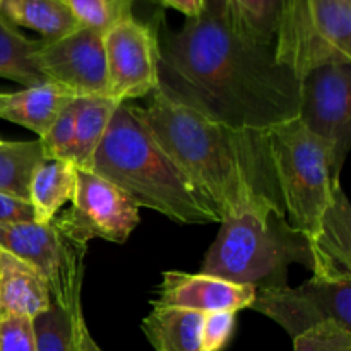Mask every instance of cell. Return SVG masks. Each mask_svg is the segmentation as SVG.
Here are the masks:
<instances>
[{
    "label": "cell",
    "mask_w": 351,
    "mask_h": 351,
    "mask_svg": "<svg viewBox=\"0 0 351 351\" xmlns=\"http://www.w3.org/2000/svg\"><path fill=\"white\" fill-rule=\"evenodd\" d=\"M158 91L215 122L267 130L297 119L300 79L280 64L273 45L237 27L225 0H204L178 31L154 24Z\"/></svg>",
    "instance_id": "1"
},
{
    "label": "cell",
    "mask_w": 351,
    "mask_h": 351,
    "mask_svg": "<svg viewBox=\"0 0 351 351\" xmlns=\"http://www.w3.org/2000/svg\"><path fill=\"white\" fill-rule=\"evenodd\" d=\"M129 108L223 219L245 211L285 213L267 130L215 122L158 89L146 106Z\"/></svg>",
    "instance_id": "2"
},
{
    "label": "cell",
    "mask_w": 351,
    "mask_h": 351,
    "mask_svg": "<svg viewBox=\"0 0 351 351\" xmlns=\"http://www.w3.org/2000/svg\"><path fill=\"white\" fill-rule=\"evenodd\" d=\"M91 171L122 189L137 208L153 209L182 225L223 221L211 199L171 160L127 103L117 108Z\"/></svg>",
    "instance_id": "3"
},
{
    "label": "cell",
    "mask_w": 351,
    "mask_h": 351,
    "mask_svg": "<svg viewBox=\"0 0 351 351\" xmlns=\"http://www.w3.org/2000/svg\"><path fill=\"white\" fill-rule=\"evenodd\" d=\"M291 264L312 269L308 237L281 211H245L225 218L201 273L261 288L288 287Z\"/></svg>",
    "instance_id": "4"
},
{
    "label": "cell",
    "mask_w": 351,
    "mask_h": 351,
    "mask_svg": "<svg viewBox=\"0 0 351 351\" xmlns=\"http://www.w3.org/2000/svg\"><path fill=\"white\" fill-rule=\"evenodd\" d=\"M267 139L285 215L311 239L336 184L328 149L298 119L267 129Z\"/></svg>",
    "instance_id": "5"
},
{
    "label": "cell",
    "mask_w": 351,
    "mask_h": 351,
    "mask_svg": "<svg viewBox=\"0 0 351 351\" xmlns=\"http://www.w3.org/2000/svg\"><path fill=\"white\" fill-rule=\"evenodd\" d=\"M0 249L33 267L62 307L81 305L88 243L75 240L55 216L48 223H0Z\"/></svg>",
    "instance_id": "6"
},
{
    "label": "cell",
    "mask_w": 351,
    "mask_h": 351,
    "mask_svg": "<svg viewBox=\"0 0 351 351\" xmlns=\"http://www.w3.org/2000/svg\"><path fill=\"white\" fill-rule=\"evenodd\" d=\"M297 119L324 144L335 182H341L351 144V64H324L300 77Z\"/></svg>",
    "instance_id": "7"
},
{
    "label": "cell",
    "mask_w": 351,
    "mask_h": 351,
    "mask_svg": "<svg viewBox=\"0 0 351 351\" xmlns=\"http://www.w3.org/2000/svg\"><path fill=\"white\" fill-rule=\"evenodd\" d=\"M250 308L273 319L291 339L328 322L351 331V280L312 276L297 288H261Z\"/></svg>",
    "instance_id": "8"
},
{
    "label": "cell",
    "mask_w": 351,
    "mask_h": 351,
    "mask_svg": "<svg viewBox=\"0 0 351 351\" xmlns=\"http://www.w3.org/2000/svg\"><path fill=\"white\" fill-rule=\"evenodd\" d=\"M108 95L117 101L151 96L158 89V34L154 24L127 14L103 33Z\"/></svg>",
    "instance_id": "9"
},
{
    "label": "cell",
    "mask_w": 351,
    "mask_h": 351,
    "mask_svg": "<svg viewBox=\"0 0 351 351\" xmlns=\"http://www.w3.org/2000/svg\"><path fill=\"white\" fill-rule=\"evenodd\" d=\"M57 219L82 243L93 239L125 243L139 225V208L115 184L91 170H79L72 208Z\"/></svg>",
    "instance_id": "10"
},
{
    "label": "cell",
    "mask_w": 351,
    "mask_h": 351,
    "mask_svg": "<svg viewBox=\"0 0 351 351\" xmlns=\"http://www.w3.org/2000/svg\"><path fill=\"white\" fill-rule=\"evenodd\" d=\"M36 60L50 81L77 96H110L103 31L81 26L57 40H41Z\"/></svg>",
    "instance_id": "11"
},
{
    "label": "cell",
    "mask_w": 351,
    "mask_h": 351,
    "mask_svg": "<svg viewBox=\"0 0 351 351\" xmlns=\"http://www.w3.org/2000/svg\"><path fill=\"white\" fill-rule=\"evenodd\" d=\"M256 288L250 285L233 283L206 273L167 271L158 288V300L153 305L199 312H239L250 308L256 298Z\"/></svg>",
    "instance_id": "12"
},
{
    "label": "cell",
    "mask_w": 351,
    "mask_h": 351,
    "mask_svg": "<svg viewBox=\"0 0 351 351\" xmlns=\"http://www.w3.org/2000/svg\"><path fill=\"white\" fill-rule=\"evenodd\" d=\"M312 276L322 280H351V206L341 182H336L328 209L308 239Z\"/></svg>",
    "instance_id": "13"
},
{
    "label": "cell",
    "mask_w": 351,
    "mask_h": 351,
    "mask_svg": "<svg viewBox=\"0 0 351 351\" xmlns=\"http://www.w3.org/2000/svg\"><path fill=\"white\" fill-rule=\"evenodd\" d=\"M79 98L58 82L48 81L16 93H0V119L26 127L43 139L69 103Z\"/></svg>",
    "instance_id": "14"
},
{
    "label": "cell",
    "mask_w": 351,
    "mask_h": 351,
    "mask_svg": "<svg viewBox=\"0 0 351 351\" xmlns=\"http://www.w3.org/2000/svg\"><path fill=\"white\" fill-rule=\"evenodd\" d=\"M51 304L48 285L36 271L0 249V315L36 317Z\"/></svg>",
    "instance_id": "15"
},
{
    "label": "cell",
    "mask_w": 351,
    "mask_h": 351,
    "mask_svg": "<svg viewBox=\"0 0 351 351\" xmlns=\"http://www.w3.org/2000/svg\"><path fill=\"white\" fill-rule=\"evenodd\" d=\"M122 105L112 96H79L72 101L74 108V132L65 160L79 170H91L93 158L101 144L103 136Z\"/></svg>",
    "instance_id": "16"
},
{
    "label": "cell",
    "mask_w": 351,
    "mask_h": 351,
    "mask_svg": "<svg viewBox=\"0 0 351 351\" xmlns=\"http://www.w3.org/2000/svg\"><path fill=\"white\" fill-rule=\"evenodd\" d=\"M79 168L67 160L45 158L31 175L29 204L34 211V221L48 223L57 216L60 208L72 202L77 189Z\"/></svg>",
    "instance_id": "17"
},
{
    "label": "cell",
    "mask_w": 351,
    "mask_h": 351,
    "mask_svg": "<svg viewBox=\"0 0 351 351\" xmlns=\"http://www.w3.org/2000/svg\"><path fill=\"white\" fill-rule=\"evenodd\" d=\"M143 332L156 351H201L202 314L153 305Z\"/></svg>",
    "instance_id": "18"
},
{
    "label": "cell",
    "mask_w": 351,
    "mask_h": 351,
    "mask_svg": "<svg viewBox=\"0 0 351 351\" xmlns=\"http://www.w3.org/2000/svg\"><path fill=\"white\" fill-rule=\"evenodd\" d=\"M0 16L12 26L38 31L43 40H57L81 27L64 0H2Z\"/></svg>",
    "instance_id": "19"
},
{
    "label": "cell",
    "mask_w": 351,
    "mask_h": 351,
    "mask_svg": "<svg viewBox=\"0 0 351 351\" xmlns=\"http://www.w3.org/2000/svg\"><path fill=\"white\" fill-rule=\"evenodd\" d=\"M41 40H29L0 16V77L33 88L50 79L43 74L36 60Z\"/></svg>",
    "instance_id": "20"
},
{
    "label": "cell",
    "mask_w": 351,
    "mask_h": 351,
    "mask_svg": "<svg viewBox=\"0 0 351 351\" xmlns=\"http://www.w3.org/2000/svg\"><path fill=\"white\" fill-rule=\"evenodd\" d=\"M84 328L82 305L69 308L51 300L47 311L33 317L36 351H81Z\"/></svg>",
    "instance_id": "21"
},
{
    "label": "cell",
    "mask_w": 351,
    "mask_h": 351,
    "mask_svg": "<svg viewBox=\"0 0 351 351\" xmlns=\"http://www.w3.org/2000/svg\"><path fill=\"white\" fill-rule=\"evenodd\" d=\"M43 160L45 151L40 139H0V194L29 201L31 175Z\"/></svg>",
    "instance_id": "22"
},
{
    "label": "cell",
    "mask_w": 351,
    "mask_h": 351,
    "mask_svg": "<svg viewBox=\"0 0 351 351\" xmlns=\"http://www.w3.org/2000/svg\"><path fill=\"white\" fill-rule=\"evenodd\" d=\"M307 3L315 36L351 60V0H307Z\"/></svg>",
    "instance_id": "23"
},
{
    "label": "cell",
    "mask_w": 351,
    "mask_h": 351,
    "mask_svg": "<svg viewBox=\"0 0 351 351\" xmlns=\"http://www.w3.org/2000/svg\"><path fill=\"white\" fill-rule=\"evenodd\" d=\"M225 3L242 33L257 43L274 47L283 0H225Z\"/></svg>",
    "instance_id": "24"
},
{
    "label": "cell",
    "mask_w": 351,
    "mask_h": 351,
    "mask_svg": "<svg viewBox=\"0 0 351 351\" xmlns=\"http://www.w3.org/2000/svg\"><path fill=\"white\" fill-rule=\"evenodd\" d=\"M81 26L105 33L120 17L132 14L134 0H64Z\"/></svg>",
    "instance_id": "25"
},
{
    "label": "cell",
    "mask_w": 351,
    "mask_h": 351,
    "mask_svg": "<svg viewBox=\"0 0 351 351\" xmlns=\"http://www.w3.org/2000/svg\"><path fill=\"white\" fill-rule=\"evenodd\" d=\"M293 351H351V331L328 322L297 336Z\"/></svg>",
    "instance_id": "26"
},
{
    "label": "cell",
    "mask_w": 351,
    "mask_h": 351,
    "mask_svg": "<svg viewBox=\"0 0 351 351\" xmlns=\"http://www.w3.org/2000/svg\"><path fill=\"white\" fill-rule=\"evenodd\" d=\"M237 312L221 311L202 314L201 351H223L235 332Z\"/></svg>",
    "instance_id": "27"
},
{
    "label": "cell",
    "mask_w": 351,
    "mask_h": 351,
    "mask_svg": "<svg viewBox=\"0 0 351 351\" xmlns=\"http://www.w3.org/2000/svg\"><path fill=\"white\" fill-rule=\"evenodd\" d=\"M0 351H36L33 319L0 315Z\"/></svg>",
    "instance_id": "28"
},
{
    "label": "cell",
    "mask_w": 351,
    "mask_h": 351,
    "mask_svg": "<svg viewBox=\"0 0 351 351\" xmlns=\"http://www.w3.org/2000/svg\"><path fill=\"white\" fill-rule=\"evenodd\" d=\"M34 221V211L29 201L0 194V223Z\"/></svg>",
    "instance_id": "29"
},
{
    "label": "cell",
    "mask_w": 351,
    "mask_h": 351,
    "mask_svg": "<svg viewBox=\"0 0 351 351\" xmlns=\"http://www.w3.org/2000/svg\"><path fill=\"white\" fill-rule=\"evenodd\" d=\"M158 2L163 3L165 7L178 10L187 17L199 16L202 7H204V0H158Z\"/></svg>",
    "instance_id": "30"
},
{
    "label": "cell",
    "mask_w": 351,
    "mask_h": 351,
    "mask_svg": "<svg viewBox=\"0 0 351 351\" xmlns=\"http://www.w3.org/2000/svg\"><path fill=\"white\" fill-rule=\"evenodd\" d=\"M81 351H103L98 346V343L93 339L91 332H89V329H88V326H86V328L82 329V332H81Z\"/></svg>",
    "instance_id": "31"
},
{
    "label": "cell",
    "mask_w": 351,
    "mask_h": 351,
    "mask_svg": "<svg viewBox=\"0 0 351 351\" xmlns=\"http://www.w3.org/2000/svg\"><path fill=\"white\" fill-rule=\"evenodd\" d=\"M0 3H2V0H0Z\"/></svg>",
    "instance_id": "32"
}]
</instances>
